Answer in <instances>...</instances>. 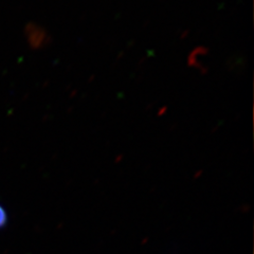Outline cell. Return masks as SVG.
Here are the masks:
<instances>
[{
    "label": "cell",
    "instance_id": "1",
    "mask_svg": "<svg viewBox=\"0 0 254 254\" xmlns=\"http://www.w3.org/2000/svg\"><path fill=\"white\" fill-rule=\"evenodd\" d=\"M7 220H9L7 212L4 209V206L2 204H0V230L3 229L6 226Z\"/></svg>",
    "mask_w": 254,
    "mask_h": 254
}]
</instances>
